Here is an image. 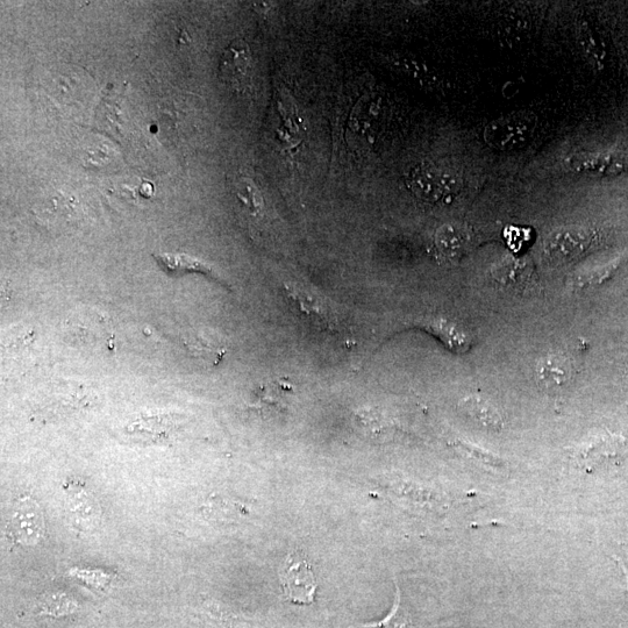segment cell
<instances>
[{
	"mask_svg": "<svg viewBox=\"0 0 628 628\" xmlns=\"http://www.w3.org/2000/svg\"><path fill=\"white\" fill-rule=\"evenodd\" d=\"M405 184L420 201L438 204L458 196L463 180L451 169L434 163H420L406 175Z\"/></svg>",
	"mask_w": 628,
	"mask_h": 628,
	"instance_id": "cell-1",
	"label": "cell"
},
{
	"mask_svg": "<svg viewBox=\"0 0 628 628\" xmlns=\"http://www.w3.org/2000/svg\"><path fill=\"white\" fill-rule=\"evenodd\" d=\"M535 127L537 116L533 112L518 111L491 121L485 127L483 137L491 148L512 152L525 147L531 141Z\"/></svg>",
	"mask_w": 628,
	"mask_h": 628,
	"instance_id": "cell-2",
	"label": "cell"
},
{
	"mask_svg": "<svg viewBox=\"0 0 628 628\" xmlns=\"http://www.w3.org/2000/svg\"><path fill=\"white\" fill-rule=\"evenodd\" d=\"M280 581L288 601L296 604H313L316 601L317 578L301 552H291L284 560Z\"/></svg>",
	"mask_w": 628,
	"mask_h": 628,
	"instance_id": "cell-3",
	"label": "cell"
},
{
	"mask_svg": "<svg viewBox=\"0 0 628 628\" xmlns=\"http://www.w3.org/2000/svg\"><path fill=\"white\" fill-rule=\"evenodd\" d=\"M7 530L20 545H38L46 530L44 512L39 503L31 497L18 499L12 506Z\"/></svg>",
	"mask_w": 628,
	"mask_h": 628,
	"instance_id": "cell-4",
	"label": "cell"
},
{
	"mask_svg": "<svg viewBox=\"0 0 628 628\" xmlns=\"http://www.w3.org/2000/svg\"><path fill=\"white\" fill-rule=\"evenodd\" d=\"M581 466L591 473L599 468L622 466L628 461V439L617 434H604L582 448Z\"/></svg>",
	"mask_w": 628,
	"mask_h": 628,
	"instance_id": "cell-5",
	"label": "cell"
},
{
	"mask_svg": "<svg viewBox=\"0 0 628 628\" xmlns=\"http://www.w3.org/2000/svg\"><path fill=\"white\" fill-rule=\"evenodd\" d=\"M221 80L237 94L246 91L252 83L253 60L251 49L244 40L237 39L225 49L220 61Z\"/></svg>",
	"mask_w": 628,
	"mask_h": 628,
	"instance_id": "cell-6",
	"label": "cell"
},
{
	"mask_svg": "<svg viewBox=\"0 0 628 628\" xmlns=\"http://www.w3.org/2000/svg\"><path fill=\"white\" fill-rule=\"evenodd\" d=\"M568 166L578 174L617 176L628 169V149L616 148L604 152H585L570 156Z\"/></svg>",
	"mask_w": 628,
	"mask_h": 628,
	"instance_id": "cell-7",
	"label": "cell"
},
{
	"mask_svg": "<svg viewBox=\"0 0 628 628\" xmlns=\"http://www.w3.org/2000/svg\"><path fill=\"white\" fill-rule=\"evenodd\" d=\"M592 234L587 228L565 227L553 232L546 241V252L555 260L568 261L587 251Z\"/></svg>",
	"mask_w": 628,
	"mask_h": 628,
	"instance_id": "cell-8",
	"label": "cell"
},
{
	"mask_svg": "<svg viewBox=\"0 0 628 628\" xmlns=\"http://www.w3.org/2000/svg\"><path fill=\"white\" fill-rule=\"evenodd\" d=\"M285 290L306 316L323 321L324 324L330 326L337 323L333 308L323 295L314 294L311 289H306L302 284H285Z\"/></svg>",
	"mask_w": 628,
	"mask_h": 628,
	"instance_id": "cell-9",
	"label": "cell"
},
{
	"mask_svg": "<svg viewBox=\"0 0 628 628\" xmlns=\"http://www.w3.org/2000/svg\"><path fill=\"white\" fill-rule=\"evenodd\" d=\"M471 233L465 226L447 224L435 233V249L440 258L447 261H456L465 255L470 246Z\"/></svg>",
	"mask_w": 628,
	"mask_h": 628,
	"instance_id": "cell-10",
	"label": "cell"
},
{
	"mask_svg": "<svg viewBox=\"0 0 628 628\" xmlns=\"http://www.w3.org/2000/svg\"><path fill=\"white\" fill-rule=\"evenodd\" d=\"M535 376L547 390H560L573 380V366L566 356L549 355L538 363Z\"/></svg>",
	"mask_w": 628,
	"mask_h": 628,
	"instance_id": "cell-11",
	"label": "cell"
},
{
	"mask_svg": "<svg viewBox=\"0 0 628 628\" xmlns=\"http://www.w3.org/2000/svg\"><path fill=\"white\" fill-rule=\"evenodd\" d=\"M384 61L390 67L395 68L406 77L412 78L423 87H438L439 80L437 75L426 66L425 63L418 61L415 57L402 54H388L384 56Z\"/></svg>",
	"mask_w": 628,
	"mask_h": 628,
	"instance_id": "cell-12",
	"label": "cell"
},
{
	"mask_svg": "<svg viewBox=\"0 0 628 628\" xmlns=\"http://www.w3.org/2000/svg\"><path fill=\"white\" fill-rule=\"evenodd\" d=\"M461 409L467 413V415L473 418L476 423L481 424L485 428H489L491 431L501 430L503 426V420L499 415L494 405L480 397H468L463 399L461 403Z\"/></svg>",
	"mask_w": 628,
	"mask_h": 628,
	"instance_id": "cell-13",
	"label": "cell"
},
{
	"mask_svg": "<svg viewBox=\"0 0 628 628\" xmlns=\"http://www.w3.org/2000/svg\"><path fill=\"white\" fill-rule=\"evenodd\" d=\"M425 330L433 333L435 337L440 339L444 344L453 349L454 352H463L467 348L466 335L456 328L451 321L445 319H431L424 321Z\"/></svg>",
	"mask_w": 628,
	"mask_h": 628,
	"instance_id": "cell-14",
	"label": "cell"
},
{
	"mask_svg": "<svg viewBox=\"0 0 628 628\" xmlns=\"http://www.w3.org/2000/svg\"><path fill=\"white\" fill-rule=\"evenodd\" d=\"M362 628H419L403 603L401 590L396 584V596L391 611L381 620L362 625Z\"/></svg>",
	"mask_w": 628,
	"mask_h": 628,
	"instance_id": "cell-15",
	"label": "cell"
},
{
	"mask_svg": "<svg viewBox=\"0 0 628 628\" xmlns=\"http://www.w3.org/2000/svg\"><path fill=\"white\" fill-rule=\"evenodd\" d=\"M156 260L160 262L164 269L177 273V271H191V273H202L205 275H213L212 269L208 264L199 261L191 256L184 254H159Z\"/></svg>",
	"mask_w": 628,
	"mask_h": 628,
	"instance_id": "cell-16",
	"label": "cell"
},
{
	"mask_svg": "<svg viewBox=\"0 0 628 628\" xmlns=\"http://www.w3.org/2000/svg\"><path fill=\"white\" fill-rule=\"evenodd\" d=\"M71 518H75L77 523L91 524L96 522L98 518L99 508L94 501H91L90 495L78 494L76 497L70 498Z\"/></svg>",
	"mask_w": 628,
	"mask_h": 628,
	"instance_id": "cell-17",
	"label": "cell"
}]
</instances>
